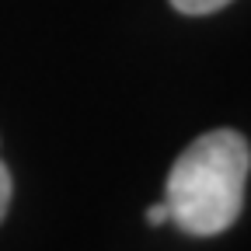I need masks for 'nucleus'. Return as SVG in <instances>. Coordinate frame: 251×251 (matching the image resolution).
I'll return each instance as SVG.
<instances>
[{
    "mask_svg": "<svg viewBox=\"0 0 251 251\" xmlns=\"http://www.w3.org/2000/svg\"><path fill=\"white\" fill-rule=\"evenodd\" d=\"M251 147L237 129H213L192 140L171 164L164 202L171 224L188 237H216L244 206Z\"/></svg>",
    "mask_w": 251,
    "mask_h": 251,
    "instance_id": "f257e3e1",
    "label": "nucleus"
},
{
    "mask_svg": "<svg viewBox=\"0 0 251 251\" xmlns=\"http://www.w3.org/2000/svg\"><path fill=\"white\" fill-rule=\"evenodd\" d=\"M227 4H234V0H171V7H175L178 14H188V18L216 14V11H224Z\"/></svg>",
    "mask_w": 251,
    "mask_h": 251,
    "instance_id": "f03ea898",
    "label": "nucleus"
},
{
    "mask_svg": "<svg viewBox=\"0 0 251 251\" xmlns=\"http://www.w3.org/2000/svg\"><path fill=\"white\" fill-rule=\"evenodd\" d=\"M11 196H14V181H11V171L7 164L0 161V220L7 216V206H11Z\"/></svg>",
    "mask_w": 251,
    "mask_h": 251,
    "instance_id": "7ed1b4c3",
    "label": "nucleus"
},
{
    "mask_svg": "<svg viewBox=\"0 0 251 251\" xmlns=\"http://www.w3.org/2000/svg\"><path fill=\"white\" fill-rule=\"evenodd\" d=\"M147 224H150V227H164V224H171L168 202H157V206H150V209H147Z\"/></svg>",
    "mask_w": 251,
    "mask_h": 251,
    "instance_id": "20e7f679",
    "label": "nucleus"
}]
</instances>
